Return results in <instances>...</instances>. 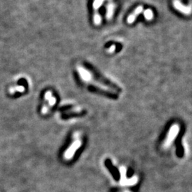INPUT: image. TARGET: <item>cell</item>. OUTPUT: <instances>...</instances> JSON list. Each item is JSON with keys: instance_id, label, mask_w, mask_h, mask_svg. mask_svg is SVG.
I'll list each match as a JSON object with an SVG mask.
<instances>
[{"instance_id": "8992f818", "label": "cell", "mask_w": 192, "mask_h": 192, "mask_svg": "<svg viewBox=\"0 0 192 192\" xmlns=\"http://www.w3.org/2000/svg\"><path fill=\"white\" fill-rule=\"evenodd\" d=\"M115 4L112 2H110L109 4H108L107 6V14H106V17L108 20H110L112 18L113 14H114L115 11Z\"/></svg>"}, {"instance_id": "277c9868", "label": "cell", "mask_w": 192, "mask_h": 192, "mask_svg": "<svg viewBox=\"0 0 192 192\" xmlns=\"http://www.w3.org/2000/svg\"><path fill=\"white\" fill-rule=\"evenodd\" d=\"M173 5L174 8L180 12H182L185 15H190L192 13V7L189 6H184L181 3L179 0H174L173 1Z\"/></svg>"}, {"instance_id": "ba28073f", "label": "cell", "mask_w": 192, "mask_h": 192, "mask_svg": "<svg viewBox=\"0 0 192 192\" xmlns=\"http://www.w3.org/2000/svg\"><path fill=\"white\" fill-rule=\"evenodd\" d=\"M105 0H95L92 4V6L95 10H98V9L100 7L102 4H103V2Z\"/></svg>"}, {"instance_id": "52a82bcc", "label": "cell", "mask_w": 192, "mask_h": 192, "mask_svg": "<svg viewBox=\"0 0 192 192\" xmlns=\"http://www.w3.org/2000/svg\"><path fill=\"white\" fill-rule=\"evenodd\" d=\"M144 16L147 20L148 21L152 20L154 17L153 11H152V10H151L150 9H147L144 11Z\"/></svg>"}, {"instance_id": "6da1fadb", "label": "cell", "mask_w": 192, "mask_h": 192, "mask_svg": "<svg viewBox=\"0 0 192 192\" xmlns=\"http://www.w3.org/2000/svg\"><path fill=\"white\" fill-rule=\"evenodd\" d=\"M78 75L80 80L83 83H86L88 85H91L93 88H98L101 91L107 92L108 93H116L118 91L117 88H115L110 84H107L105 82V80H101L100 77H96V75H93L89 68H85L83 66H78L76 68Z\"/></svg>"}, {"instance_id": "7a4b0ae2", "label": "cell", "mask_w": 192, "mask_h": 192, "mask_svg": "<svg viewBox=\"0 0 192 192\" xmlns=\"http://www.w3.org/2000/svg\"><path fill=\"white\" fill-rule=\"evenodd\" d=\"M83 145V140L80 137L79 133L76 132L74 133L72 139V142H71L70 145H68V147L64 150L63 152V159L65 161H69L72 160L73 157H75L76 152L80 149V147Z\"/></svg>"}, {"instance_id": "9c48e42d", "label": "cell", "mask_w": 192, "mask_h": 192, "mask_svg": "<svg viewBox=\"0 0 192 192\" xmlns=\"http://www.w3.org/2000/svg\"><path fill=\"white\" fill-rule=\"evenodd\" d=\"M115 45H112L111 47L109 48V50H108V52L109 53H113L115 51Z\"/></svg>"}, {"instance_id": "3957f363", "label": "cell", "mask_w": 192, "mask_h": 192, "mask_svg": "<svg viewBox=\"0 0 192 192\" xmlns=\"http://www.w3.org/2000/svg\"><path fill=\"white\" fill-rule=\"evenodd\" d=\"M56 103V98L54 96L52 91H46L43 96V103L41 109V114L45 115L49 112L51 109L54 107Z\"/></svg>"}, {"instance_id": "5b68a950", "label": "cell", "mask_w": 192, "mask_h": 192, "mask_svg": "<svg viewBox=\"0 0 192 192\" xmlns=\"http://www.w3.org/2000/svg\"><path fill=\"white\" fill-rule=\"evenodd\" d=\"M142 11H143V6H137V7L135 9V11H134L129 16L128 18H127V22H128V24H133V23L135 21L136 18H137V16L139 14H140L142 13Z\"/></svg>"}]
</instances>
